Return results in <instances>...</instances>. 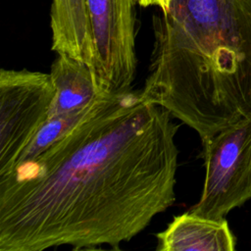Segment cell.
<instances>
[{
    "label": "cell",
    "instance_id": "obj_10",
    "mask_svg": "<svg viewBox=\"0 0 251 251\" xmlns=\"http://www.w3.org/2000/svg\"><path fill=\"white\" fill-rule=\"evenodd\" d=\"M173 0H137V3L142 7L157 6L160 8L161 13H168L171 8V3Z\"/></svg>",
    "mask_w": 251,
    "mask_h": 251
},
{
    "label": "cell",
    "instance_id": "obj_2",
    "mask_svg": "<svg viewBox=\"0 0 251 251\" xmlns=\"http://www.w3.org/2000/svg\"><path fill=\"white\" fill-rule=\"evenodd\" d=\"M153 32L145 100L201 142L251 116V0H173Z\"/></svg>",
    "mask_w": 251,
    "mask_h": 251
},
{
    "label": "cell",
    "instance_id": "obj_8",
    "mask_svg": "<svg viewBox=\"0 0 251 251\" xmlns=\"http://www.w3.org/2000/svg\"><path fill=\"white\" fill-rule=\"evenodd\" d=\"M50 26L51 50L79 61L90 69L93 44L87 0H53Z\"/></svg>",
    "mask_w": 251,
    "mask_h": 251
},
{
    "label": "cell",
    "instance_id": "obj_5",
    "mask_svg": "<svg viewBox=\"0 0 251 251\" xmlns=\"http://www.w3.org/2000/svg\"><path fill=\"white\" fill-rule=\"evenodd\" d=\"M137 0H87L93 58L90 67L109 93L131 89L136 74Z\"/></svg>",
    "mask_w": 251,
    "mask_h": 251
},
{
    "label": "cell",
    "instance_id": "obj_1",
    "mask_svg": "<svg viewBox=\"0 0 251 251\" xmlns=\"http://www.w3.org/2000/svg\"><path fill=\"white\" fill-rule=\"evenodd\" d=\"M177 130L140 90L96 101L45 152L0 175V251L120 249L175 203Z\"/></svg>",
    "mask_w": 251,
    "mask_h": 251
},
{
    "label": "cell",
    "instance_id": "obj_7",
    "mask_svg": "<svg viewBox=\"0 0 251 251\" xmlns=\"http://www.w3.org/2000/svg\"><path fill=\"white\" fill-rule=\"evenodd\" d=\"M49 74L55 94L48 117L83 111L109 93L85 64L67 55L57 56Z\"/></svg>",
    "mask_w": 251,
    "mask_h": 251
},
{
    "label": "cell",
    "instance_id": "obj_4",
    "mask_svg": "<svg viewBox=\"0 0 251 251\" xmlns=\"http://www.w3.org/2000/svg\"><path fill=\"white\" fill-rule=\"evenodd\" d=\"M50 74L0 72V175L10 172L41 125L54 99Z\"/></svg>",
    "mask_w": 251,
    "mask_h": 251
},
{
    "label": "cell",
    "instance_id": "obj_3",
    "mask_svg": "<svg viewBox=\"0 0 251 251\" xmlns=\"http://www.w3.org/2000/svg\"><path fill=\"white\" fill-rule=\"evenodd\" d=\"M205 178L199 201L188 211L225 220L251 198V116L202 143Z\"/></svg>",
    "mask_w": 251,
    "mask_h": 251
},
{
    "label": "cell",
    "instance_id": "obj_6",
    "mask_svg": "<svg viewBox=\"0 0 251 251\" xmlns=\"http://www.w3.org/2000/svg\"><path fill=\"white\" fill-rule=\"evenodd\" d=\"M158 251H233L235 238L225 220H213L187 211L176 216L156 235Z\"/></svg>",
    "mask_w": 251,
    "mask_h": 251
},
{
    "label": "cell",
    "instance_id": "obj_9",
    "mask_svg": "<svg viewBox=\"0 0 251 251\" xmlns=\"http://www.w3.org/2000/svg\"><path fill=\"white\" fill-rule=\"evenodd\" d=\"M92 106L80 112L48 117L41 125L31 141L25 148L15 167L24 161L34 159L63 138L73 127L75 126V125L85 116Z\"/></svg>",
    "mask_w": 251,
    "mask_h": 251
}]
</instances>
